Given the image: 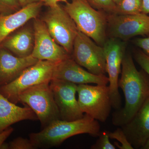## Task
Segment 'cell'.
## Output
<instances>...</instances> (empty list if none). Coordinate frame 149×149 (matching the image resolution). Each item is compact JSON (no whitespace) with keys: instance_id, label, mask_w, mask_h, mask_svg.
Wrapping results in <instances>:
<instances>
[{"instance_id":"1","label":"cell","mask_w":149,"mask_h":149,"mask_svg":"<svg viewBox=\"0 0 149 149\" xmlns=\"http://www.w3.org/2000/svg\"><path fill=\"white\" fill-rule=\"evenodd\" d=\"M121 67L118 85L124 93L125 105L116 110L112 118L113 125L119 127L132 119L149 97V75L137 70L130 54L125 53Z\"/></svg>"},{"instance_id":"2","label":"cell","mask_w":149,"mask_h":149,"mask_svg":"<svg viewBox=\"0 0 149 149\" xmlns=\"http://www.w3.org/2000/svg\"><path fill=\"white\" fill-rule=\"evenodd\" d=\"M100 125L98 120L85 114L80 119L67 121L55 120L37 133L29 135V139L35 149L58 146L67 139L76 135L88 134L98 137Z\"/></svg>"},{"instance_id":"3","label":"cell","mask_w":149,"mask_h":149,"mask_svg":"<svg viewBox=\"0 0 149 149\" xmlns=\"http://www.w3.org/2000/svg\"><path fill=\"white\" fill-rule=\"evenodd\" d=\"M78 30L103 46L108 39L107 15L93 8L87 0H72L63 7Z\"/></svg>"},{"instance_id":"4","label":"cell","mask_w":149,"mask_h":149,"mask_svg":"<svg viewBox=\"0 0 149 149\" xmlns=\"http://www.w3.org/2000/svg\"><path fill=\"white\" fill-rule=\"evenodd\" d=\"M57 63L48 61H38L13 81L0 87V93L10 102L17 104L19 96L23 91L35 85L50 83Z\"/></svg>"},{"instance_id":"5","label":"cell","mask_w":149,"mask_h":149,"mask_svg":"<svg viewBox=\"0 0 149 149\" xmlns=\"http://www.w3.org/2000/svg\"><path fill=\"white\" fill-rule=\"evenodd\" d=\"M49 83H42L25 90L17 100L18 103L24 104L32 109L43 128L61 119Z\"/></svg>"},{"instance_id":"6","label":"cell","mask_w":149,"mask_h":149,"mask_svg":"<svg viewBox=\"0 0 149 149\" xmlns=\"http://www.w3.org/2000/svg\"><path fill=\"white\" fill-rule=\"evenodd\" d=\"M77 93L78 104L84 114L98 121H106L112 108L109 85L80 84L77 85Z\"/></svg>"},{"instance_id":"7","label":"cell","mask_w":149,"mask_h":149,"mask_svg":"<svg viewBox=\"0 0 149 149\" xmlns=\"http://www.w3.org/2000/svg\"><path fill=\"white\" fill-rule=\"evenodd\" d=\"M41 20L56 42L71 56L74 40L79 30L63 7L58 4L49 8Z\"/></svg>"},{"instance_id":"8","label":"cell","mask_w":149,"mask_h":149,"mask_svg":"<svg viewBox=\"0 0 149 149\" xmlns=\"http://www.w3.org/2000/svg\"><path fill=\"white\" fill-rule=\"evenodd\" d=\"M71 57L93 74L102 75L107 73L103 47L79 31L74 40Z\"/></svg>"},{"instance_id":"9","label":"cell","mask_w":149,"mask_h":149,"mask_svg":"<svg viewBox=\"0 0 149 149\" xmlns=\"http://www.w3.org/2000/svg\"><path fill=\"white\" fill-rule=\"evenodd\" d=\"M103 47L106 61L112 107L115 109H119L121 108V98L118 90V80L123 60L126 53V42L116 38H109Z\"/></svg>"},{"instance_id":"10","label":"cell","mask_w":149,"mask_h":149,"mask_svg":"<svg viewBox=\"0 0 149 149\" xmlns=\"http://www.w3.org/2000/svg\"><path fill=\"white\" fill-rule=\"evenodd\" d=\"M107 15V35L109 38L126 42L135 36L149 35L148 14L142 13L132 15Z\"/></svg>"},{"instance_id":"11","label":"cell","mask_w":149,"mask_h":149,"mask_svg":"<svg viewBox=\"0 0 149 149\" xmlns=\"http://www.w3.org/2000/svg\"><path fill=\"white\" fill-rule=\"evenodd\" d=\"M49 84L61 120L72 121L84 116L76 100L77 85L56 79H52Z\"/></svg>"},{"instance_id":"12","label":"cell","mask_w":149,"mask_h":149,"mask_svg":"<svg viewBox=\"0 0 149 149\" xmlns=\"http://www.w3.org/2000/svg\"><path fill=\"white\" fill-rule=\"evenodd\" d=\"M35 44L31 55L38 60L58 63L71 56L58 45L49 33L45 23L39 19H34Z\"/></svg>"},{"instance_id":"13","label":"cell","mask_w":149,"mask_h":149,"mask_svg":"<svg viewBox=\"0 0 149 149\" xmlns=\"http://www.w3.org/2000/svg\"><path fill=\"white\" fill-rule=\"evenodd\" d=\"M53 79L63 80L76 85L90 83L108 85V77L105 74L96 75L85 70L71 57L58 63L54 71Z\"/></svg>"},{"instance_id":"14","label":"cell","mask_w":149,"mask_h":149,"mask_svg":"<svg viewBox=\"0 0 149 149\" xmlns=\"http://www.w3.org/2000/svg\"><path fill=\"white\" fill-rule=\"evenodd\" d=\"M134 149H141L149 138V97L132 119L121 126Z\"/></svg>"},{"instance_id":"15","label":"cell","mask_w":149,"mask_h":149,"mask_svg":"<svg viewBox=\"0 0 149 149\" xmlns=\"http://www.w3.org/2000/svg\"><path fill=\"white\" fill-rule=\"evenodd\" d=\"M43 0L32 3L10 14H0V46L6 38L32 19L37 18L42 7Z\"/></svg>"},{"instance_id":"16","label":"cell","mask_w":149,"mask_h":149,"mask_svg":"<svg viewBox=\"0 0 149 149\" xmlns=\"http://www.w3.org/2000/svg\"><path fill=\"white\" fill-rule=\"evenodd\" d=\"M38 60L31 55L24 57L15 56L7 50L0 49V87L6 85L19 76Z\"/></svg>"},{"instance_id":"17","label":"cell","mask_w":149,"mask_h":149,"mask_svg":"<svg viewBox=\"0 0 149 149\" xmlns=\"http://www.w3.org/2000/svg\"><path fill=\"white\" fill-rule=\"evenodd\" d=\"M37 119V116L29 107H19L0 93V133L16 123Z\"/></svg>"},{"instance_id":"18","label":"cell","mask_w":149,"mask_h":149,"mask_svg":"<svg viewBox=\"0 0 149 149\" xmlns=\"http://www.w3.org/2000/svg\"><path fill=\"white\" fill-rule=\"evenodd\" d=\"M34 44V29L24 27L14 35L7 37L0 47L10 51L17 56L24 57L31 55Z\"/></svg>"},{"instance_id":"19","label":"cell","mask_w":149,"mask_h":149,"mask_svg":"<svg viewBox=\"0 0 149 149\" xmlns=\"http://www.w3.org/2000/svg\"><path fill=\"white\" fill-rule=\"evenodd\" d=\"M143 0H121L116 5L115 13L123 15H132L142 13Z\"/></svg>"},{"instance_id":"20","label":"cell","mask_w":149,"mask_h":149,"mask_svg":"<svg viewBox=\"0 0 149 149\" xmlns=\"http://www.w3.org/2000/svg\"><path fill=\"white\" fill-rule=\"evenodd\" d=\"M108 134L109 139H116L120 143V145L117 142H114V145L116 147H117L120 149H134L130 142L128 141L124 131L121 127L118 128L113 132L108 131Z\"/></svg>"},{"instance_id":"21","label":"cell","mask_w":149,"mask_h":149,"mask_svg":"<svg viewBox=\"0 0 149 149\" xmlns=\"http://www.w3.org/2000/svg\"><path fill=\"white\" fill-rule=\"evenodd\" d=\"M93 8L107 14H114L116 5L113 0H87Z\"/></svg>"},{"instance_id":"22","label":"cell","mask_w":149,"mask_h":149,"mask_svg":"<svg viewBox=\"0 0 149 149\" xmlns=\"http://www.w3.org/2000/svg\"><path fill=\"white\" fill-rule=\"evenodd\" d=\"M21 8L18 0H0V14H10Z\"/></svg>"},{"instance_id":"23","label":"cell","mask_w":149,"mask_h":149,"mask_svg":"<svg viewBox=\"0 0 149 149\" xmlns=\"http://www.w3.org/2000/svg\"><path fill=\"white\" fill-rule=\"evenodd\" d=\"M98 139L95 143L91 147L92 149H115L116 147L111 143L108 131L100 132Z\"/></svg>"},{"instance_id":"24","label":"cell","mask_w":149,"mask_h":149,"mask_svg":"<svg viewBox=\"0 0 149 149\" xmlns=\"http://www.w3.org/2000/svg\"><path fill=\"white\" fill-rule=\"evenodd\" d=\"M8 149H34V145L30 139L18 137L14 139L8 144Z\"/></svg>"},{"instance_id":"25","label":"cell","mask_w":149,"mask_h":149,"mask_svg":"<svg viewBox=\"0 0 149 149\" xmlns=\"http://www.w3.org/2000/svg\"><path fill=\"white\" fill-rule=\"evenodd\" d=\"M135 60L142 69L149 75V56L143 51H139L135 54Z\"/></svg>"},{"instance_id":"26","label":"cell","mask_w":149,"mask_h":149,"mask_svg":"<svg viewBox=\"0 0 149 149\" xmlns=\"http://www.w3.org/2000/svg\"><path fill=\"white\" fill-rule=\"evenodd\" d=\"M135 43L136 46L141 48L144 53L149 56V37L137 38L135 40Z\"/></svg>"},{"instance_id":"27","label":"cell","mask_w":149,"mask_h":149,"mask_svg":"<svg viewBox=\"0 0 149 149\" xmlns=\"http://www.w3.org/2000/svg\"><path fill=\"white\" fill-rule=\"evenodd\" d=\"M13 128L10 126L0 133V149L2 148L3 144L4 143L6 140L13 132Z\"/></svg>"},{"instance_id":"28","label":"cell","mask_w":149,"mask_h":149,"mask_svg":"<svg viewBox=\"0 0 149 149\" xmlns=\"http://www.w3.org/2000/svg\"><path fill=\"white\" fill-rule=\"evenodd\" d=\"M44 6H47L48 7H52L57 5L59 2L66 3L68 2L67 0H43Z\"/></svg>"},{"instance_id":"29","label":"cell","mask_w":149,"mask_h":149,"mask_svg":"<svg viewBox=\"0 0 149 149\" xmlns=\"http://www.w3.org/2000/svg\"><path fill=\"white\" fill-rule=\"evenodd\" d=\"M21 8H23L32 3L38 2L42 0H18Z\"/></svg>"},{"instance_id":"30","label":"cell","mask_w":149,"mask_h":149,"mask_svg":"<svg viewBox=\"0 0 149 149\" xmlns=\"http://www.w3.org/2000/svg\"><path fill=\"white\" fill-rule=\"evenodd\" d=\"M143 13L149 14V0H143Z\"/></svg>"},{"instance_id":"31","label":"cell","mask_w":149,"mask_h":149,"mask_svg":"<svg viewBox=\"0 0 149 149\" xmlns=\"http://www.w3.org/2000/svg\"><path fill=\"white\" fill-rule=\"evenodd\" d=\"M141 149H149V138L148 139V141H147V142H146V143L142 147Z\"/></svg>"},{"instance_id":"32","label":"cell","mask_w":149,"mask_h":149,"mask_svg":"<svg viewBox=\"0 0 149 149\" xmlns=\"http://www.w3.org/2000/svg\"><path fill=\"white\" fill-rule=\"evenodd\" d=\"M113 1L116 4V5H118V4L120 3V2L121 1V0H113Z\"/></svg>"}]
</instances>
